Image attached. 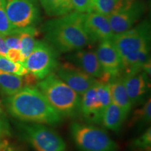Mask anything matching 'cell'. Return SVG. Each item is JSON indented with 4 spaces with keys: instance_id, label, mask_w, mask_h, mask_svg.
Returning <instances> with one entry per match:
<instances>
[{
    "instance_id": "1",
    "label": "cell",
    "mask_w": 151,
    "mask_h": 151,
    "mask_svg": "<svg viewBox=\"0 0 151 151\" xmlns=\"http://www.w3.org/2000/svg\"><path fill=\"white\" fill-rule=\"evenodd\" d=\"M84 18L85 14L73 11L47 20L41 27L45 41L60 53L85 48L91 43L85 29Z\"/></svg>"
},
{
    "instance_id": "2",
    "label": "cell",
    "mask_w": 151,
    "mask_h": 151,
    "mask_svg": "<svg viewBox=\"0 0 151 151\" xmlns=\"http://www.w3.org/2000/svg\"><path fill=\"white\" fill-rule=\"evenodd\" d=\"M4 104L11 116L24 122L58 125L63 118L35 86H24Z\"/></svg>"
},
{
    "instance_id": "3",
    "label": "cell",
    "mask_w": 151,
    "mask_h": 151,
    "mask_svg": "<svg viewBox=\"0 0 151 151\" xmlns=\"http://www.w3.org/2000/svg\"><path fill=\"white\" fill-rule=\"evenodd\" d=\"M37 88L62 118H75L80 114L81 95L55 73L39 81Z\"/></svg>"
},
{
    "instance_id": "4",
    "label": "cell",
    "mask_w": 151,
    "mask_h": 151,
    "mask_svg": "<svg viewBox=\"0 0 151 151\" xmlns=\"http://www.w3.org/2000/svg\"><path fill=\"white\" fill-rule=\"evenodd\" d=\"M70 134L79 151H118V146L104 129L89 123L73 122Z\"/></svg>"
},
{
    "instance_id": "5",
    "label": "cell",
    "mask_w": 151,
    "mask_h": 151,
    "mask_svg": "<svg viewBox=\"0 0 151 151\" xmlns=\"http://www.w3.org/2000/svg\"><path fill=\"white\" fill-rule=\"evenodd\" d=\"M111 103L109 82L98 80L81 95L80 114L88 123L101 124L104 113Z\"/></svg>"
},
{
    "instance_id": "6",
    "label": "cell",
    "mask_w": 151,
    "mask_h": 151,
    "mask_svg": "<svg viewBox=\"0 0 151 151\" xmlns=\"http://www.w3.org/2000/svg\"><path fill=\"white\" fill-rule=\"evenodd\" d=\"M60 52L46 41L37 40L32 51L26 58L23 65L39 81L55 73L60 65Z\"/></svg>"
},
{
    "instance_id": "7",
    "label": "cell",
    "mask_w": 151,
    "mask_h": 151,
    "mask_svg": "<svg viewBox=\"0 0 151 151\" xmlns=\"http://www.w3.org/2000/svg\"><path fill=\"white\" fill-rule=\"evenodd\" d=\"M23 139L35 151H67V144L59 134L46 124H22Z\"/></svg>"
},
{
    "instance_id": "8",
    "label": "cell",
    "mask_w": 151,
    "mask_h": 151,
    "mask_svg": "<svg viewBox=\"0 0 151 151\" xmlns=\"http://www.w3.org/2000/svg\"><path fill=\"white\" fill-rule=\"evenodd\" d=\"M6 14L13 29L36 27L41 20L39 0H6Z\"/></svg>"
},
{
    "instance_id": "9",
    "label": "cell",
    "mask_w": 151,
    "mask_h": 151,
    "mask_svg": "<svg viewBox=\"0 0 151 151\" xmlns=\"http://www.w3.org/2000/svg\"><path fill=\"white\" fill-rule=\"evenodd\" d=\"M111 40L122 58L145 47L150 46V22L147 19L143 20L124 32L114 35Z\"/></svg>"
},
{
    "instance_id": "10",
    "label": "cell",
    "mask_w": 151,
    "mask_h": 151,
    "mask_svg": "<svg viewBox=\"0 0 151 151\" xmlns=\"http://www.w3.org/2000/svg\"><path fill=\"white\" fill-rule=\"evenodd\" d=\"M147 10L143 0H124L116 11L108 16L113 35L131 29L141 20Z\"/></svg>"
},
{
    "instance_id": "11",
    "label": "cell",
    "mask_w": 151,
    "mask_h": 151,
    "mask_svg": "<svg viewBox=\"0 0 151 151\" xmlns=\"http://www.w3.org/2000/svg\"><path fill=\"white\" fill-rule=\"evenodd\" d=\"M124 86L132 108L144 102L150 90V76L143 70L122 74Z\"/></svg>"
},
{
    "instance_id": "12",
    "label": "cell",
    "mask_w": 151,
    "mask_h": 151,
    "mask_svg": "<svg viewBox=\"0 0 151 151\" xmlns=\"http://www.w3.org/2000/svg\"><path fill=\"white\" fill-rule=\"evenodd\" d=\"M98 60L105 74L111 78L122 75V57L111 39H106L99 42L97 50Z\"/></svg>"
},
{
    "instance_id": "13",
    "label": "cell",
    "mask_w": 151,
    "mask_h": 151,
    "mask_svg": "<svg viewBox=\"0 0 151 151\" xmlns=\"http://www.w3.org/2000/svg\"><path fill=\"white\" fill-rule=\"evenodd\" d=\"M66 59L76 67L96 79L109 82V78L104 72L98 60L96 51L91 49L83 48L69 52Z\"/></svg>"
},
{
    "instance_id": "14",
    "label": "cell",
    "mask_w": 151,
    "mask_h": 151,
    "mask_svg": "<svg viewBox=\"0 0 151 151\" xmlns=\"http://www.w3.org/2000/svg\"><path fill=\"white\" fill-rule=\"evenodd\" d=\"M55 73L61 80L80 95L98 81L69 62L60 64Z\"/></svg>"
},
{
    "instance_id": "15",
    "label": "cell",
    "mask_w": 151,
    "mask_h": 151,
    "mask_svg": "<svg viewBox=\"0 0 151 151\" xmlns=\"http://www.w3.org/2000/svg\"><path fill=\"white\" fill-rule=\"evenodd\" d=\"M84 25L91 43L111 39L114 35L108 16L94 11L85 14Z\"/></svg>"
},
{
    "instance_id": "16",
    "label": "cell",
    "mask_w": 151,
    "mask_h": 151,
    "mask_svg": "<svg viewBox=\"0 0 151 151\" xmlns=\"http://www.w3.org/2000/svg\"><path fill=\"white\" fill-rule=\"evenodd\" d=\"M110 87L111 102L121 108L127 114L129 115L132 106L124 86L122 75L114 77L109 81Z\"/></svg>"
},
{
    "instance_id": "17",
    "label": "cell",
    "mask_w": 151,
    "mask_h": 151,
    "mask_svg": "<svg viewBox=\"0 0 151 151\" xmlns=\"http://www.w3.org/2000/svg\"><path fill=\"white\" fill-rule=\"evenodd\" d=\"M129 115L114 103L111 102L104 113L101 124L106 129L115 132L121 129Z\"/></svg>"
},
{
    "instance_id": "18",
    "label": "cell",
    "mask_w": 151,
    "mask_h": 151,
    "mask_svg": "<svg viewBox=\"0 0 151 151\" xmlns=\"http://www.w3.org/2000/svg\"><path fill=\"white\" fill-rule=\"evenodd\" d=\"M150 59V46L145 47L137 51L122 57V74L142 70L143 65Z\"/></svg>"
},
{
    "instance_id": "19",
    "label": "cell",
    "mask_w": 151,
    "mask_h": 151,
    "mask_svg": "<svg viewBox=\"0 0 151 151\" xmlns=\"http://www.w3.org/2000/svg\"><path fill=\"white\" fill-rule=\"evenodd\" d=\"M24 86L23 77L0 71V93L5 97L14 95Z\"/></svg>"
},
{
    "instance_id": "20",
    "label": "cell",
    "mask_w": 151,
    "mask_h": 151,
    "mask_svg": "<svg viewBox=\"0 0 151 151\" xmlns=\"http://www.w3.org/2000/svg\"><path fill=\"white\" fill-rule=\"evenodd\" d=\"M47 16L59 17L73 11L71 0H39Z\"/></svg>"
},
{
    "instance_id": "21",
    "label": "cell",
    "mask_w": 151,
    "mask_h": 151,
    "mask_svg": "<svg viewBox=\"0 0 151 151\" xmlns=\"http://www.w3.org/2000/svg\"><path fill=\"white\" fill-rule=\"evenodd\" d=\"M141 107L136 109L132 113L129 122L130 127L143 129L150 123L151 120V99L149 96L146 101L141 104Z\"/></svg>"
},
{
    "instance_id": "22",
    "label": "cell",
    "mask_w": 151,
    "mask_h": 151,
    "mask_svg": "<svg viewBox=\"0 0 151 151\" xmlns=\"http://www.w3.org/2000/svg\"><path fill=\"white\" fill-rule=\"evenodd\" d=\"M16 30L20 39V51L26 58L31 53L36 43V36L38 35L37 28L34 27L22 28V29H14Z\"/></svg>"
},
{
    "instance_id": "23",
    "label": "cell",
    "mask_w": 151,
    "mask_h": 151,
    "mask_svg": "<svg viewBox=\"0 0 151 151\" xmlns=\"http://www.w3.org/2000/svg\"><path fill=\"white\" fill-rule=\"evenodd\" d=\"M124 0H92L90 11L109 16L122 4Z\"/></svg>"
},
{
    "instance_id": "24",
    "label": "cell",
    "mask_w": 151,
    "mask_h": 151,
    "mask_svg": "<svg viewBox=\"0 0 151 151\" xmlns=\"http://www.w3.org/2000/svg\"><path fill=\"white\" fill-rule=\"evenodd\" d=\"M0 71L23 76L29 72L22 63L11 61L6 56L0 55Z\"/></svg>"
},
{
    "instance_id": "25",
    "label": "cell",
    "mask_w": 151,
    "mask_h": 151,
    "mask_svg": "<svg viewBox=\"0 0 151 151\" xmlns=\"http://www.w3.org/2000/svg\"><path fill=\"white\" fill-rule=\"evenodd\" d=\"M130 148L133 151H151L150 127L147 128L139 137L132 141Z\"/></svg>"
},
{
    "instance_id": "26",
    "label": "cell",
    "mask_w": 151,
    "mask_h": 151,
    "mask_svg": "<svg viewBox=\"0 0 151 151\" xmlns=\"http://www.w3.org/2000/svg\"><path fill=\"white\" fill-rule=\"evenodd\" d=\"M14 29L11 27L6 14V0H0V35H9Z\"/></svg>"
},
{
    "instance_id": "27",
    "label": "cell",
    "mask_w": 151,
    "mask_h": 151,
    "mask_svg": "<svg viewBox=\"0 0 151 151\" xmlns=\"http://www.w3.org/2000/svg\"><path fill=\"white\" fill-rule=\"evenodd\" d=\"M5 43L9 49H17L20 50L21 43L19 35L16 29H13L9 35L3 36Z\"/></svg>"
},
{
    "instance_id": "28",
    "label": "cell",
    "mask_w": 151,
    "mask_h": 151,
    "mask_svg": "<svg viewBox=\"0 0 151 151\" xmlns=\"http://www.w3.org/2000/svg\"><path fill=\"white\" fill-rule=\"evenodd\" d=\"M71 1L75 11L86 14L90 10L92 0H71Z\"/></svg>"
},
{
    "instance_id": "29",
    "label": "cell",
    "mask_w": 151,
    "mask_h": 151,
    "mask_svg": "<svg viewBox=\"0 0 151 151\" xmlns=\"http://www.w3.org/2000/svg\"><path fill=\"white\" fill-rule=\"evenodd\" d=\"M6 57L11 61L18 62V63L23 64L25 60V58L22 55L20 50H17V49H9Z\"/></svg>"
},
{
    "instance_id": "30",
    "label": "cell",
    "mask_w": 151,
    "mask_h": 151,
    "mask_svg": "<svg viewBox=\"0 0 151 151\" xmlns=\"http://www.w3.org/2000/svg\"><path fill=\"white\" fill-rule=\"evenodd\" d=\"M9 48H7L4 39L2 36L0 35V55L4 56H6L7 52H8Z\"/></svg>"
},
{
    "instance_id": "31",
    "label": "cell",
    "mask_w": 151,
    "mask_h": 151,
    "mask_svg": "<svg viewBox=\"0 0 151 151\" xmlns=\"http://www.w3.org/2000/svg\"><path fill=\"white\" fill-rule=\"evenodd\" d=\"M4 151H16V150H15L14 148H13L12 147H9L7 146V148H6V150Z\"/></svg>"
},
{
    "instance_id": "32",
    "label": "cell",
    "mask_w": 151,
    "mask_h": 151,
    "mask_svg": "<svg viewBox=\"0 0 151 151\" xmlns=\"http://www.w3.org/2000/svg\"><path fill=\"white\" fill-rule=\"evenodd\" d=\"M1 121H0V132H1Z\"/></svg>"
},
{
    "instance_id": "33",
    "label": "cell",
    "mask_w": 151,
    "mask_h": 151,
    "mask_svg": "<svg viewBox=\"0 0 151 151\" xmlns=\"http://www.w3.org/2000/svg\"><path fill=\"white\" fill-rule=\"evenodd\" d=\"M128 1H131V0H128Z\"/></svg>"
}]
</instances>
